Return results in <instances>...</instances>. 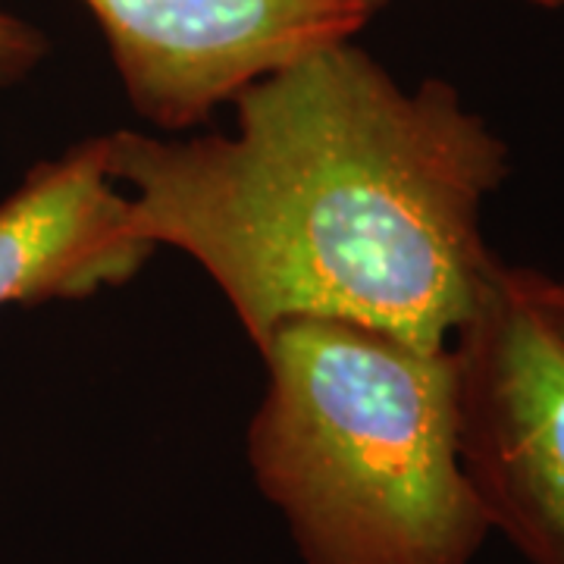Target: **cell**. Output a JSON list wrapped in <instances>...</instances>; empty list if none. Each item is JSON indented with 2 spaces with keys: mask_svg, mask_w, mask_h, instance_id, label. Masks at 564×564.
I'll use <instances>...</instances> for the list:
<instances>
[{
  "mask_svg": "<svg viewBox=\"0 0 564 564\" xmlns=\"http://www.w3.org/2000/svg\"><path fill=\"white\" fill-rule=\"evenodd\" d=\"M232 110L226 135H101L141 236L198 263L254 348L304 317L448 348L499 267L484 210L511 176L508 141L452 82L404 88L355 39Z\"/></svg>",
  "mask_w": 564,
  "mask_h": 564,
  "instance_id": "1",
  "label": "cell"
},
{
  "mask_svg": "<svg viewBox=\"0 0 564 564\" xmlns=\"http://www.w3.org/2000/svg\"><path fill=\"white\" fill-rule=\"evenodd\" d=\"M258 351L248 467L304 564H474L492 527L464 474L452 345L304 317Z\"/></svg>",
  "mask_w": 564,
  "mask_h": 564,
  "instance_id": "2",
  "label": "cell"
},
{
  "mask_svg": "<svg viewBox=\"0 0 564 564\" xmlns=\"http://www.w3.org/2000/svg\"><path fill=\"white\" fill-rule=\"evenodd\" d=\"M47 51L51 41L39 25L0 10V88H10L35 73Z\"/></svg>",
  "mask_w": 564,
  "mask_h": 564,
  "instance_id": "6",
  "label": "cell"
},
{
  "mask_svg": "<svg viewBox=\"0 0 564 564\" xmlns=\"http://www.w3.org/2000/svg\"><path fill=\"white\" fill-rule=\"evenodd\" d=\"M158 248L107 170L104 139L41 161L0 204V307L79 302L126 285Z\"/></svg>",
  "mask_w": 564,
  "mask_h": 564,
  "instance_id": "5",
  "label": "cell"
},
{
  "mask_svg": "<svg viewBox=\"0 0 564 564\" xmlns=\"http://www.w3.org/2000/svg\"><path fill=\"white\" fill-rule=\"evenodd\" d=\"M533 7H543V10H564V0H524Z\"/></svg>",
  "mask_w": 564,
  "mask_h": 564,
  "instance_id": "8",
  "label": "cell"
},
{
  "mask_svg": "<svg viewBox=\"0 0 564 564\" xmlns=\"http://www.w3.org/2000/svg\"><path fill=\"white\" fill-rule=\"evenodd\" d=\"M514 276H518V285L524 289L530 304L540 311V317L558 333V339L564 343V276H549V273H540L533 267H514Z\"/></svg>",
  "mask_w": 564,
  "mask_h": 564,
  "instance_id": "7",
  "label": "cell"
},
{
  "mask_svg": "<svg viewBox=\"0 0 564 564\" xmlns=\"http://www.w3.org/2000/svg\"><path fill=\"white\" fill-rule=\"evenodd\" d=\"M458 445L484 514L530 564H564V343L514 263L452 339Z\"/></svg>",
  "mask_w": 564,
  "mask_h": 564,
  "instance_id": "3",
  "label": "cell"
},
{
  "mask_svg": "<svg viewBox=\"0 0 564 564\" xmlns=\"http://www.w3.org/2000/svg\"><path fill=\"white\" fill-rule=\"evenodd\" d=\"M126 98L163 132L204 126L248 85L351 41L389 0H82Z\"/></svg>",
  "mask_w": 564,
  "mask_h": 564,
  "instance_id": "4",
  "label": "cell"
}]
</instances>
